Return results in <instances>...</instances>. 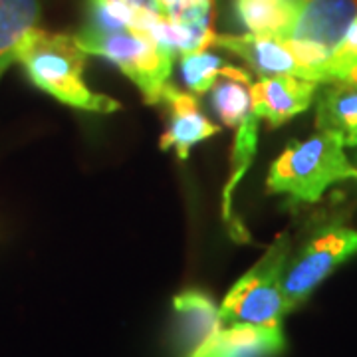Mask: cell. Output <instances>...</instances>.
Instances as JSON below:
<instances>
[{"instance_id":"obj_10","label":"cell","mask_w":357,"mask_h":357,"mask_svg":"<svg viewBox=\"0 0 357 357\" xmlns=\"http://www.w3.org/2000/svg\"><path fill=\"white\" fill-rule=\"evenodd\" d=\"M173 310L177 316V337L183 357H192L211 337L222 330L217 304L199 290L175 296Z\"/></svg>"},{"instance_id":"obj_11","label":"cell","mask_w":357,"mask_h":357,"mask_svg":"<svg viewBox=\"0 0 357 357\" xmlns=\"http://www.w3.org/2000/svg\"><path fill=\"white\" fill-rule=\"evenodd\" d=\"M284 347L282 328L225 326L192 357H276Z\"/></svg>"},{"instance_id":"obj_17","label":"cell","mask_w":357,"mask_h":357,"mask_svg":"<svg viewBox=\"0 0 357 357\" xmlns=\"http://www.w3.org/2000/svg\"><path fill=\"white\" fill-rule=\"evenodd\" d=\"M143 8H135L123 0H88V26L93 32L135 30Z\"/></svg>"},{"instance_id":"obj_12","label":"cell","mask_w":357,"mask_h":357,"mask_svg":"<svg viewBox=\"0 0 357 357\" xmlns=\"http://www.w3.org/2000/svg\"><path fill=\"white\" fill-rule=\"evenodd\" d=\"M316 128L342 135L345 147H357V86L333 82L321 91Z\"/></svg>"},{"instance_id":"obj_3","label":"cell","mask_w":357,"mask_h":357,"mask_svg":"<svg viewBox=\"0 0 357 357\" xmlns=\"http://www.w3.org/2000/svg\"><path fill=\"white\" fill-rule=\"evenodd\" d=\"M290 256V236L276 238L255 266L236 282L218 307L225 326L280 328L288 312L284 296V270Z\"/></svg>"},{"instance_id":"obj_5","label":"cell","mask_w":357,"mask_h":357,"mask_svg":"<svg viewBox=\"0 0 357 357\" xmlns=\"http://www.w3.org/2000/svg\"><path fill=\"white\" fill-rule=\"evenodd\" d=\"M357 18V0H300L282 42L304 66L307 79L326 84V68Z\"/></svg>"},{"instance_id":"obj_4","label":"cell","mask_w":357,"mask_h":357,"mask_svg":"<svg viewBox=\"0 0 357 357\" xmlns=\"http://www.w3.org/2000/svg\"><path fill=\"white\" fill-rule=\"evenodd\" d=\"M76 42L88 56H100L117 66L139 88L149 105L161 103L175 58L149 34L139 30L93 32L84 28Z\"/></svg>"},{"instance_id":"obj_6","label":"cell","mask_w":357,"mask_h":357,"mask_svg":"<svg viewBox=\"0 0 357 357\" xmlns=\"http://www.w3.org/2000/svg\"><path fill=\"white\" fill-rule=\"evenodd\" d=\"M357 255V230L332 227L316 234L306 248L288 260L284 270V296L288 312L306 302L307 296L318 288L340 264Z\"/></svg>"},{"instance_id":"obj_13","label":"cell","mask_w":357,"mask_h":357,"mask_svg":"<svg viewBox=\"0 0 357 357\" xmlns=\"http://www.w3.org/2000/svg\"><path fill=\"white\" fill-rule=\"evenodd\" d=\"M38 0H0V76L16 62L20 42L38 24Z\"/></svg>"},{"instance_id":"obj_1","label":"cell","mask_w":357,"mask_h":357,"mask_svg":"<svg viewBox=\"0 0 357 357\" xmlns=\"http://www.w3.org/2000/svg\"><path fill=\"white\" fill-rule=\"evenodd\" d=\"M86 56L88 54L79 48L76 36L56 34L34 26L18 46L16 62L22 64L26 76L36 88L50 93L58 102L93 114L117 112L121 107L117 100L91 91L84 82Z\"/></svg>"},{"instance_id":"obj_14","label":"cell","mask_w":357,"mask_h":357,"mask_svg":"<svg viewBox=\"0 0 357 357\" xmlns=\"http://www.w3.org/2000/svg\"><path fill=\"white\" fill-rule=\"evenodd\" d=\"M181 76L195 93H206L220 77H232L246 84H252V76L236 66L227 64L222 58L206 50L189 52L181 56Z\"/></svg>"},{"instance_id":"obj_8","label":"cell","mask_w":357,"mask_h":357,"mask_svg":"<svg viewBox=\"0 0 357 357\" xmlns=\"http://www.w3.org/2000/svg\"><path fill=\"white\" fill-rule=\"evenodd\" d=\"M161 103H165L167 112H169V126L159 141V147L163 151L175 149L178 159H187L192 145L211 139L220 131L217 123H213L201 112L197 98H192L191 93L183 89L169 84L163 91Z\"/></svg>"},{"instance_id":"obj_7","label":"cell","mask_w":357,"mask_h":357,"mask_svg":"<svg viewBox=\"0 0 357 357\" xmlns=\"http://www.w3.org/2000/svg\"><path fill=\"white\" fill-rule=\"evenodd\" d=\"M318 84L296 76L260 77L250 86V107L270 128H280L314 102Z\"/></svg>"},{"instance_id":"obj_16","label":"cell","mask_w":357,"mask_h":357,"mask_svg":"<svg viewBox=\"0 0 357 357\" xmlns=\"http://www.w3.org/2000/svg\"><path fill=\"white\" fill-rule=\"evenodd\" d=\"M250 86L252 84L232 79V77H220V82L213 86L211 102H213L218 119L225 126L236 129L246 119V115L252 112Z\"/></svg>"},{"instance_id":"obj_9","label":"cell","mask_w":357,"mask_h":357,"mask_svg":"<svg viewBox=\"0 0 357 357\" xmlns=\"http://www.w3.org/2000/svg\"><path fill=\"white\" fill-rule=\"evenodd\" d=\"M213 46H218L243 58L258 76H296L307 79L304 66L296 60V56L288 50V46L280 38L250 34V32L243 36L215 34Z\"/></svg>"},{"instance_id":"obj_15","label":"cell","mask_w":357,"mask_h":357,"mask_svg":"<svg viewBox=\"0 0 357 357\" xmlns=\"http://www.w3.org/2000/svg\"><path fill=\"white\" fill-rule=\"evenodd\" d=\"M258 117L252 112L246 115L243 123L236 128V137H234V149H232V163H230V177L225 192H222V215L227 222H232V192L236 185L241 183L244 173L252 163L256 153V143H258Z\"/></svg>"},{"instance_id":"obj_20","label":"cell","mask_w":357,"mask_h":357,"mask_svg":"<svg viewBox=\"0 0 357 357\" xmlns=\"http://www.w3.org/2000/svg\"><path fill=\"white\" fill-rule=\"evenodd\" d=\"M135 8H143V10H149V13L161 14V6H159V0H123Z\"/></svg>"},{"instance_id":"obj_2","label":"cell","mask_w":357,"mask_h":357,"mask_svg":"<svg viewBox=\"0 0 357 357\" xmlns=\"http://www.w3.org/2000/svg\"><path fill=\"white\" fill-rule=\"evenodd\" d=\"M357 178L345 155V141L333 131L318 129L306 141H294L272 163L266 189L288 195L294 203H316L332 185Z\"/></svg>"},{"instance_id":"obj_19","label":"cell","mask_w":357,"mask_h":357,"mask_svg":"<svg viewBox=\"0 0 357 357\" xmlns=\"http://www.w3.org/2000/svg\"><path fill=\"white\" fill-rule=\"evenodd\" d=\"M203 0H159L161 6V16H165L169 20H177L181 14L187 8H191L195 4H199Z\"/></svg>"},{"instance_id":"obj_18","label":"cell","mask_w":357,"mask_h":357,"mask_svg":"<svg viewBox=\"0 0 357 357\" xmlns=\"http://www.w3.org/2000/svg\"><path fill=\"white\" fill-rule=\"evenodd\" d=\"M333 82L357 86V18L349 26L326 68V84Z\"/></svg>"}]
</instances>
